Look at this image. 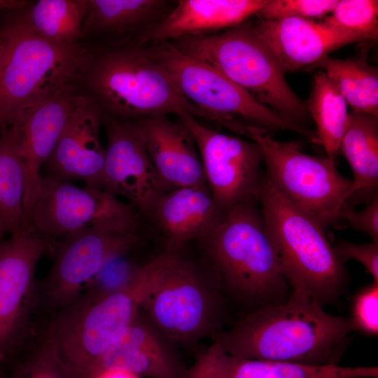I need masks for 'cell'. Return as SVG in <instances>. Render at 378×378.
Segmentation results:
<instances>
[{
    "instance_id": "1",
    "label": "cell",
    "mask_w": 378,
    "mask_h": 378,
    "mask_svg": "<svg viewBox=\"0 0 378 378\" xmlns=\"http://www.w3.org/2000/svg\"><path fill=\"white\" fill-rule=\"evenodd\" d=\"M356 331L350 318L293 293L285 302L242 314L211 340L235 356L309 365L335 363L337 351Z\"/></svg>"
},
{
    "instance_id": "2",
    "label": "cell",
    "mask_w": 378,
    "mask_h": 378,
    "mask_svg": "<svg viewBox=\"0 0 378 378\" xmlns=\"http://www.w3.org/2000/svg\"><path fill=\"white\" fill-rule=\"evenodd\" d=\"M81 44L74 83L102 115L127 120L206 115L180 93L167 71L137 43Z\"/></svg>"
},
{
    "instance_id": "3",
    "label": "cell",
    "mask_w": 378,
    "mask_h": 378,
    "mask_svg": "<svg viewBox=\"0 0 378 378\" xmlns=\"http://www.w3.org/2000/svg\"><path fill=\"white\" fill-rule=\"evenodd\" d=\"M200 243L227 302L243 307V314L287 300L288 283L257 199L237 204Z\"/></svg>"
},
{
    "instance_id": "4",
    "label": "cell",
    "mask_w": 378,
    "mask_h": 378,
    "mask_svg": "<svg viewBox=\"0 0 378 378\" xmlns=\"http://www.w3.org/2000/svg\"><path fill=\"white\" fill-rule=\"evenodd\" d=\"M257 200L266 232L293 292L322 306L335 303L345 290L347 276L325 230L284 196L266 175Z\"/></svg>"
},
{
    "instance_id": "5",
    "label": "cell",
    "mask_w": 378,
    "mask_h": 378,
    "mask_svg": "<svg viewBox=\"0 0 378 378\" xmlns=\"http://www.w3.org/2000/svg\"><path fill=\"white\" fill-rule=\"evenodd\" d=\"M171 42L182 52L217 69L284 118L307 127L306 103L287 83L285 71L251 20L223 32Z\"/></svg>"
},
{
    "instance_id": "6",
    "label": "cell",
    "mask_w": 378,
    "mask_h": 378,
    "mask_svg": "<svg viewBox=\"0 0 378 378\" xmlns=\"http://www.w3.org/2000/svg\"><path fill=\"white\" fill-rule=\"evenodd\" d=\"M160 255L141 265L122 288L96 299L79 295L52 316L46 330L54 337L62 358L78 378L137 316L159 281Z\"/></svg>"
},
{
    "instance_id": "7",
    "label": "cell",
    "mask_w": 378,
    "mask_h": 378,
    "mask_svg": "<svg viewBox=\"0 0 378 378\" xmlns=\"http://www.w3.org/2000/svg\"><path fill=\"white\" fill-rule=\"evenodd\" d=\"M161 255L159 281L141 311L178 347L193 349L224 328L227 302L207 267L181 250H166Z\"/></svg>"
},
{
    "instance_id": "8",
    "label": "cell",
    "mask_w": 378,
    "mask_h": 378,
    "mask_svg": "<svg viewBox=\"0 0 378 378\" xmlns=\"http://www.w3.org/2000/svg\"><path fill=\"white\" fill-rule=\"evenodd\" d=\"M0 27V118L9 128L27 108L48 99L74 81L81 45H62L28 29L13 10Z\"/></svg>"
},
{
    "instance_id": "9",
    "label": "cell",
    "mask_w": 378,
    "mask_h": 378,
    "mask_svg": "<svg viewBox=\"0 0 378 378\" xmlns=\"http://www.w3.org/2000/svg\"><path fill=\"white\" fill-rule=\"evenodd\" d=\"M145 48L167 71L183 97L207 120L243 136L247 127H255L268 132L288 130L319 143L315 131L284 118L215 68L180 51L171 41L151 43Z\"/></svg>"
},
{
    "instance_id": "10",
    "label": "cell",
    "mask_w": 378,
    "mask_h": 378,
    "mask_svg": "<svg viewBox=\"0 0 378 378\" xmlns=\"http://www.w3.org/2000/svg\"><path fill=\"white\" fill-rule=\"evenodd\" d=\"M244 134L260 147L266 176L284 196L324 230L339 224L353 182L335 161L304 153L297 143L279 141L260 128L248 127Z\"/></svg>"
},
{
    "instance_id": "11",
    "label": "cell",
    "mask_w": 378,
    "mask_h": 378,
    "mask_svg": "<svg viewBox=\"0 0 378 378\" xmlns=\"http://www.w3.org/2000/svg\"><path fill=\"white\" fill-rule=\"evenodd\" d=\"M138 222L107 221L59 239L54 263L38 288V304L52 316L73 302L113 253L138 241Z\"/></svg>"
},
{
    "instance_id": "12",
    "label": "cell",
    "mask_w": 378,
    "mask_h": 378,
    "mask_svg": "<svg viewBox=\"0 0 378 378\" xmlns=\"http://www.w3.org/2000/svg\"><path fill=\"white\" fill-rule=\"evenodd\" d=\"M51 244L29 226L0 241V366L24 346L38 306L37 264Z\"/></svg>"
},
{
    "instance_id": "13",
    "label": "cell",
    "mask_w": 378,
    "mask_h": 378,
    "mask_svg": "<svg viewBox=\"0 0 378 378\" xmlns=\"http://www.w3.org/2000/svg\"><path fill=\"white\" fill-rule=\"evenodd\" d=\"M139 214L130 204L103 190L80 188L48 175L41 176L25 225L52 246L57 239L85 227L111 220L138 218Z\"/></svg>"
},
{
    "instance_id": "14",
    "label": "cell",
    "mask_w": 378,
    "mask_h": 378,
    "mask_svg": "<svg viewBox=\"0 0 378 378\" xmlns=\"http://www.w3.org/2000/svg\"><path fill=\"white\" fill-rule=\"evenodd\" d=\"M178 118L195 140L206 183L220 210L226 214L239 202L257 199L263 176L258 145L206 127L187 113Z\"/></svg>"
},
{
    "instance_id": "15",
    "label": "cell",
    "mask_w": 378,
    "mask_h": 378,
    "mask_svg": "<svg viewBox=\"0 0 378 378\" xmlns=\"http://www.w3.org/2000/svg\"><path fill=\"white\" fill-rule=\"evenodd\" d=\"M107 137L103 189L148 216L165 192L135 121L102 115Z\"/></svg>"
},
{
    "instance_id": "16",
    "label": "cell",
    "mask_w": 378,
    "mask_h": 378,
    "mask_svg": "<svg viewBox=\"0 0 378 378\" xmlns=\"http://www.w3.org/2000/svg\"><path fill=\"white\" fill-rule=\"evenodd\" d=\"M82 94L74 82L23 111L8 129L25 171L24 220L35 200L42 166L55 147Z\"/></svg>"
},
{
    "instance_id": "17",
    "label": "cell",
    "mask_w": 378,
    "mask_h": 378,
    "mask_svg": "<svg viewBox=\"0 0 378 378\" xmlns=\"http://www.w3.org/2000/svg\"><path fill=\"white\" fill-rule=\"evenodd\" d=\"M101 111L83 95L69 118L46 166L48 176L80 180L103 190L106 150L100 141Z\"/></svg>"
},
{
    "instance_id": "18",
    "label": "cell",
    "mask_w": 378,
    "mask_h": 378,
    "mask_svg": "<svg viewBox=\"0 0 378 378\" xmlns=\"http://www.w3.org/2000/svg\"><path fill=\"white\" fill-rule=\"evenodd\" d=\"M177 347L140 309L104 354L79 378L110 369L127 371L140 377L181 378L185 369L178 360Z\"/></svg>"
},
{
    "instance_id": "19",
    "label": "cell",
    "mask_w": 378,
    "mask_h": 378,
    "mask_svg": "<svg viewBox=\"0 0 378 378\" xmlns=\"http://www.w3.org/2000/svg\"><path fill=\"white\" fill-rule=\"evenodd\" d=\"M254 27L285 73L313 66L332 50L368 41L364 36L298 18L260 19Z\"/></svg>"
},
{
    "instance_id": "20",
    "label": "cell",
    "mask_w": 378,
    "mask_h": 378,
    "mask_svg": "<svg viewBox=\"0 0 378 378\" xmlns=\"http://www.w3.org/2000/svg\"><path fill=\"white\" fill-rule=\"evenodd\" d=\"M134 121L165 192L207 184L195 140L184 124L167 115Z\"/></svg>"
},
{
    "instance_id": "21",
    "label": "cell",
    "mask_w": 378,
    "mask_h": 378,
    "mask_svg": "<svg viewBox=\"0 0 378 378\" xmlns=\"http://www.w3.org/2000/svg\"><path fill=\"white\" fill-rule=\"evenodd\" d=\"M376 366L309 365L246 358L225 351L218 343L200 351L181 378H377Z\"/></svg>"
},
{
    "instance_id": "22",
    "label": "cell",
    "mask_w": 378,
    "mask_h": 378,
    "mask_svg": "<svg viewBox=\"0 0 378 378\" xmlns=\"http://www.w3.org/2000/svg\"><path fill=\"white\" fill-rule=\"evenodd\" d=\"M176 1L89 0L80 43L94 46L139 44L141 37L160 23Z\"/></svg>"
},
{
    "instance_id": "23",
    "label": "cell",
    "mask_w": 378,
    "mask_h": 378,
    "mask_svg": "<svg viewBox=\"0 0 378 378\" xmlns=\"http://www.w3.org/2000/svg\"><path fill=\"white\" fill-rule=\"evenodd\" d=\"M224 214L207 184L178 188L162 193L148 216L165 238L167 250H181L188 241H201Z\"/></svg>"
},
{
    "instance_id": "24",
    "label": "cell",
    "mask_w": 378,
    "mask_h": 378,
    "mask_svg": "<svg viewBox=\"0 0 378 378\" xmlns=\"http://www.w3.org/2000/svg\"><path fill=\"white\" fill-rule=\"evenodd\" d=\"M267 0H178L168 15L146 31L139 44L216 33L256 15Z\"/></svg>"
},
{
    "instance_id": "25",
    "label": "cell",
    "mask_w": 378,
    "mask_h": 378,
    "mask_svg": "<svg viewBox=\"0 0 378 378\" xmlns=\"http://www.w3.org/2000/svg\"><path fill=\"white\" fill-rule=\"evenodd\" d=\"M339 151L348 161L354 176L347 205L368 203L377 195L378 116L351 111Z\"/></svg>"
},
{
    "instance_id": "26",
    "label": "cell",
    "mask_w": 378,
    "mask_h": 378,
    "mask_svg": "<svg viewBox=\"0 0 378 378\" xmlns=\"http://www.w3.org/2000/svg\"><path fill=\"white\" fill-rule=\"evenodd\" d=\"M89 0H39L15 10L18 18L31 31L52 42L79 43Z\"/></svg>"
},
{
    "instance_id": "27",
    "label": "cell",
    "mask_w": 378,
    "mask_h": 378,
    "mask_svg": "<svg viewBox=\"0 0 378 378\" xmlns=\"http://www.w3.org/2000/svg\"><path fill=\"white\" fill-rule=\"evenodd\" d=\"M312 68L326 73L352 111L378 116V71L364 57L340 59L328 55Z\"/></svg>"
},
{
    "instance_id": "28",
    "label": "cell",
    "mask_w": 378,
    "mask_h": 378,
    "mask_svg": "<svg viewBox=\"0 0 378 378\" xmlns=\"http://www.w3.org/2000/svg\"><path fill=\"white\" fill-rule=\"evenodd\" d=\"M306 106L316 125L319 144L326 156L335 162L349 113L346 101L324 71L315 74Z\"/></svg>"
},
{
    "instance_id": "29",
    "label": "cell",
    "mask_w": 378,
    "mask_h": 378,
    "mask_svg": "<svg viewBox=\"0 0 378 378\" xmlns=\"http://www.w3.org/2000/svg\"><path fill=\"white\" fill-rule=\"evenodd\" d=\"M25 171L9 129L0 139V219L10 234L25 225Z\"/></svg>"
},
{
    "instance_id": "30",
    "label": "cell",
    "mask_w": 378,
    "mask_h": 378,
    "mask_svg": "<svg viewBox=\"0 0 378 378\" xmlns=\"http://www.w3.org/2000/svg\"><path fill=\"white\" fill-rule=\"evenodd\" d=\"M8 378H78V376L63 360L54 337L46 330L31 354L14 365Z\"/></svg>"
},
{
    "instance_id": "31",
    "label": "cell",
    "mask_w": 378,
    "mask_h": 378,
    "mask_svg": "<svg viewBox=\"0 0 378 378\" xmlns=\"http://www.w3.org/2000/svg\"><path fill=\"white\" fill-rule=\"evenodd\" d=\"M136 244L137 242H134L128 244L113 253L79 295L96 299L115 291L128 284L141 265L136 264L129 253Z\"/></svg>"
},
{
    "instance_id": "32",
    "label": "cell",
    "mask_w": 378,
    "mask_h": 378,
    "mask_svg": "<svg viewBox=\"0 0 378 378\" xmlns=\"http://www.w3.org/2000/svg\"><path fill=\"white\" fill-rule=\"evenodd\" d=\"M377 0H340L321 22L335 29L361 34L370 41L377 38Z\"/></svg>"
},
{
    "instance_id": "33",
    "label": "cell",
    "mask_w": 378,
    "mask_h": 378,
    "mask_svg": "<svg viewBox=\"0 0 378 378\" xmlns=\"http://www.w3.org/2000/svg\"><path fill=\"white\" fill-rule=\"evenodd\" d=\"M337 3V0H267L256 15L266 20L323 18Z\"/></svg>"
},
{
    "instance_id": "34",
    "label": "cell",
    "mask_w": 378,
    "mask_h": 378,
    "mask_svg": "<svg viewBox=\"0 0 378 378\" xmlns=\"http://www.w3.org/2000/svg\"><path fill=\"white\" fill-rule=\"evenodd\" d=\"M350 319L355 330L368 335H377L378 284L372 282L354 295Z\"/></svg>"
},
{
    "instance_id": "35",
    "label": "cell",
    "mask_w": 378,
    "mask_h": 378,
    "mask_svg": "<svg viewBox=\"0 0 378 378\" xmlns=\"http://www.w3.org/2000/svg\"><path fill=\"white\" fill-rule=\"evenodd\" d=\"M339 260L344 265L349 260L360 262L371 274L373 282L378 284V244H355L345 240L338 241L333 246Z\"/></svg>"
},
{
    "instance_id": "36",
    "label": "cell",
    "mask_w": 378,
    "mask_h": 378,
    "mask_svg": "<svg viewBox=\"0 0 378 378\" xmlns=\"http://www.w3.org/2000/svg\"><path fill=\"white\" fill-rule=\"evenodd\" d=\"M341 220L346 221L353 229L368 234L372 241L378 244V195L360 211L346 205L342 211Z\"/></svg>"
},
{
    "instance_id": "37",
    "label": "cell",
    "mask_w": 378,
    "mask_h": 378,
    "mask_svg": "<svg viewBox=\"0 0 378 378\" xmlns=\"http://www.w3.org/2000/svg\"><path fill=\"white\" fill-rule=\"evenodd\" d=\"M87 378H141L127 371L110 369L97 372Z\"/></svg>"
},
{
    "instance_id": "38",
    "label": "cell",
    "mask_w": 378,
    "mask_h": 378,
    "mask_svg": "<svg viewBox=\"0 0 378 378\" xmlns=\"http://www.w3.org/2000/svg\"><path fill=\"white\" fill-rule=\"evenodd\" d=\"M25 2L22 0H0V12L15 10L22 6Z\"/></svg>"
},
{
    "instance_id": "39",
    "label": "cell",
    "mask_w": 378,
    "mask_h": 378,
    "mask_svg": "<svg viewBox=\"0 0 378 378\" xmlns=\"http://www.w3.org/2000/svg\"><path fill=\"white\" fill-rule=\"evenodd\" d=\"M2 48H3V36H2V31L0 28V58L1 55Z\"/></svg>"
},
{
    "instance_id": "40",
    "label": "cell",
    "mask_w": 378,
    "mask_h": 378,
    "mask_svg": "<svg viewBox=\"0 0 378 378\" xmlns=\"http://www.w3.org/2000/svg\"><path fill=\"white\" fill-rule=\"evenodd\" d=\"M6 232V230L4 228V226L0 219V237L2 236V234Z\"/></svg>"
},
{
    "instance_id": "41",
    "label": "cell",
    "mask_w": 378,
    "mask_h": 378,
    "mask_svg": "<svg viewBox=\"0 0 378 378\" xmlns=\"http://www.w3.org/2000/svg\"><path fill=\"white\" fill-rule=\"evenodd\" d=\"M0 378H8L7 376H6V374L4 373L1 366H0Z\"/></svg>"
},
{
    "instance_id": "42",
    "label": "cell",
    "mask_w": 378,
    "mask_h": 378,
    "mask_svg": "<svg viewBox=\"0 0 378 378\" xmlns=\"http://www.w3.org/2000/svg\"><path fill=\"white\" fill-rule=\"evenodd\" d=\"M0 128L3 129V126H2V123H1V118H0Z\"/></svg>"
}]
</instances>
